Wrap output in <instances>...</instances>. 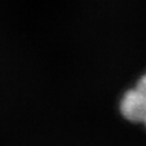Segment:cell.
Returning a JSON list of instances; mask_svg holds the SVG:
<instances>
[{
    "label": "cell",
    "mask_w": 146,
    "mask_h": 146,
    "mask_svg": "<svg viewBox=\"0 0 146 146\" xmlns=\"http://www.w3.org/2000/svg\"><path fill=\"white\" fill-rule=\"evenodd\" d=\"M119 113L129 123H143L146 119V96L136 87L128 89L120 98Z\"/></svg>",
    "instance_id": "cell-1"
},
{
    "label": "cell",
    "mask_w": 146,
    "mask_h": 146,
    "mask_svg": "<svg viewBox=\"0 0 146 146\" xmlns=\"http://www.w3.org/2000/svg\"><path fill=\"white\" fill-rule=\"evenodd\" d=\"M136 88L140 89L143 94L146 96V72L141 75V78L137 80V84H136Z\"/></svg>",
    "instance_id": "cell-2"
},
{
    "label": "cell",
    "mask_w": 146,
    "mask_h": 146,
    "mask_svg": "<svg viewBox=\"0 0 146 146\" xmlns=\"http://www.w3.org/2000/svg\"><path fill=\"white\" fill-rule=\"evenodd\" d=\"M142 124H143V125H145V127H146V119H145V121H143Z\"/></svg>",
    "instance_id": "cell-3"
}]
</instances>
